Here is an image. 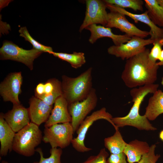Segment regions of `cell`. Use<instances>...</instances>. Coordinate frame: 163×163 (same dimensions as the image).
I'll use <instances>...</instances> for the list:
<instances>
[{"instance_id": "1", "label": "cell", "mask_w": 163, "mask_h": 163, "mask_svg": "<svg viewBox=\"0 0 163 163\" xmlns=\"http://www.w3.org/2000/svg\"><path fill=\"white\" fill-rule=\"evenodd\" d=\"M149 49L126 60L121 78L130 88L154 84L157 79L159 66L149 60Z\"/></svg>"}, {"instance_id": "2", "label": "cell", "mask_w": 163, "mask_h": 163, "mask_svg": "<svg viewBox=\"0 0 163 163\" xmlns=\"http://www.w3.org/2000/svg\"><path fill=\"white\" fill-rule=\"evenodd\" d=\"M158 87V84H153L132 88L130 91V94L134 103L128 114L125 117H113L111 119L115 129H118L120 127L129 126L140 130H156V128L150 123L145 115L139 114V110L145 97L149 93H154Z\"/></svg>"}, {"instance_id": "3", "label": "cell", "mask_w": 163, "mask_h": 163, "mask_svg": "<svg viewBox=\"0 0 163 163\" xmlns=\"http://www.w3.org/2000/svg\"><path fill=\"white\" fill-rule=\"evenodd\" d=\"M92 70L90 67L76 77L62 76V95L69 105L82 101L89 95L93 88Z\"/></svg>"}, {"instance_id": "4", "label": "cell", "mask_w": 163, "mask_h": 163, "mask_svg": "<svg viewBox=\"0 0 163 163\" xmlns=\"http://www.w3.org/2000/svg\"><path fill=\"white\" fill-rule=\"evenodd\" d=\"M43 137L39 126L30 122L16 133L12 150L20 155L30 157L34 154L35 148L41 143Z\"/></svg>"}, {"instance_id": "5", "label": "cell", "mask_w": 163, "mask_h": 163, "mask_svg": "<svg viewBox=\"0 0 163 163\" xmlns=\"http://www.w3.org/2000/svg\"><path fill=\"white\" fill-rule=\"evenodd\" d=\"M74 133L70 122L54 124L45 127L42 141L49 143L51 148L63 149L71 143Z\"/></svg>"}, {"instance_id": "6", "label": "cell", "mask_w": 163, "mask_h": 163, "mask_svg": "<svg viewBox=\"0 0 163 163\" xmlns=\"http://www.w3.org/2000/svg\"><path fill=\"white\" fill-rule=\"evenodd\" d=\"M43 53L34 48L25 50L11 41L5 40L0 49V59L22 63L32 70L33 69L34 60Z\"/></svg>"}, {"instance_id": "7", "label": "cell", "mask_w": 163, "mask_h": 163, "mask_svg": "<svg viewBox=\"0 0 163 163\" xmlns=\"http://www.w3.org/2000/svg\"><path fill=\"white\" fill-rule=\"evenodd\" d=\"M112 118L111 115L106 111L105 107L94 111L91 115L87 116L76 131L77 136L73 138L71 142L73 148L77 151L81 152L91 150V149L87 147L84 144L85 138L89 128L94 122L101 119L108 121L113 126L111 121Z\"/></svg>"}, {"instance_id": "8", "label": "cell", "mask_w": 163, "mask_h": 163, "mask_svg": "<svg viewBox=\"0 0 163 163\" xmlns=\"http://www.w3.org/2000/svg\"><path fill=\"white\" fill-rule=\"evenodd\" d=\"M97 100L96 90L92 88L86 99L69 105L68 110L72 118L71 123L74 132L88 115L95 108Z\"/></svg>"}, {"instance_id": "9", "label": "cell", "mask_w": 163, "mask_h": 163, "mask_svg": "<svg viewBox=\"0 0 163 163\" xmlns=\"http://www.w3.org/2000/svg\"><path fill=\"white\" fill-rule=\"evenodd\" d=\"M154 41L151 38L145 39L134 36L126 43L110 46L107 49V52L123 60H126L141 52L146 48V46L153 44Z\"/></svg>"}, {"instance_id": "10", "label": "cell", "mask_w": 163, "mask_h": 163, "mask_svg": "<svg viewBox=\"0 0 163 163\" xmlns=\"http://www.w3.org/2000/svg\"><path fill=\"white\" fill-rule=\"evenodd\" d=\"M85 2V16L79 31L81 32L87 27L93 24H99L105 26L108 20L105 3L100 0H87Z\"/></svg>"}, {"instance_id": "11", "label": "cell", "mask_w": 163, "mask_h": 163, "mask_svg": "<svg viewBox=\"0 0 163 163\" xmlns=\"http://www.w3.org/2000/svg\"><path fill=\"white\" fill-rule=\"evenodd\" d=\"M23 81L21 72L9 74L0 84V94L4 101L13 105L20 104L19 95L21 93Z\"/></svg>"}, {"instance_id": "12", "label": "cell", "mask_w": 163, "mask_h": 163, "mask_svg": "<svg viewBox=\"0 0 163 163\" xmlns=\"http://www.w3.org/2000/svg\"><path fill=\"white\" fill-rule=\"evenodd\" d=\"M125 16L117 11H110L108 13L107 22L105 27L118 28L131 37L135 36L144 38L150 35L149 31L140 30L130 22Z\"/></svg>"}, {"instance_id": "13", "label": "cell", "mask_w": 163, "mask_h": 163, "mask_svg": "<svg viewBox=\"0 0 163 163\" xmlns=\"http://www.w3.org/2000/svg\"><path fill=\"white\" fill-rule=\"evenodd\" d=\"M105 3L107 8L110 11H117L133 19L136 23L140 21L146 24L150 28V35L152 40L154 41L163 39V28L159 27L152 22L148 16L147 10L142 14H137L132 13L124 8L113 5Z\"/></svg>"}, {"instance_id": "14", "label": "cell", "mask_w": 163, "mask_h": 163, "mask_svg": "<svg viewBox=\"0 0 163 163\" xmlns=\"http://www.w3.org/2000/svg\"><path fill=\"white\" fill-rule=\"evenodd\" d=\"M2 115L9 126L16 133L30 123L28 109L21 104L13 105L12 109L6 113H2Z\"/></svg>"}, {"instance_id": "15", "label": "cell", "mask_w": 163, "mask_h": 163, "mask_svg": "<svg viewBox=\"0 0 163 163\" xmlns=\"http://www.w3.org/2000/svg\"><path fill=\"white\" fill-rule=\"evenodd\" d=\"M28 109L31 122L38 126L47 121L53 109L50 106L36 96H32L29 100Z\"/></svg>"}, {"instance_id": "16", "label": "cell", "mask_w": 163, "mask_h": 163, "mask_svg": "<svg viewBox=\"0 0 163 163\" xmlns=\"http://www.w3.org/2000/svg\"><path fill=\"white\" fill-rule=\"evenodd\" d=\"M68 105L62 95L57 98L44 127H49L56 124L71 123L72 118L69 112Z\"/></svg>"}, {"instance_id": "17", "label": "cell", "mask_w": 163, "mask_h": 163, "mask_svg": "<svg viewBox=\"0 0 163 163\" xmlns=\"http://www.w3.org/2000/svg\"><path fill=\"white\" fill-rule=\"evenodd\" d=\"M90 31L91 35L89 41L92 44L94 43L100 38L107 37L110 38L114 45L119 46L127 43L132 37L126 34L117 35L114 34L110 28L104 26L97 25L96 24L90 25L85 28Z\"/></svg>"}, {"instance_id": "18", "label": "cell", "mask_w": 163, "mask_h": 163, "mask_svg": "<svg viewBox=\"0 0 163 163\" xmlns=\"http://www.w3.org/2000/svg\"><path fill=\"white\" fill-rule=\"evenodd\" d=\"M15 133L4 118L2 113L0 115V155L5 156L12 150V145Z\"/></svg>"}, {"instance_id": "19", "label": "cell", "mask_w": 163, "mask_h": 163, "mask_svg": "<svg viewBox=\"0 0 163 163\" xmlns=\"http://www.w3.org/2000/svg\"><path fill=\"white\" fill-rule=\"evenodd\" d=\"M150 147L146 142L135 140L127 144L123 152L129 163L138 162L142 156L149 151Z\"/></svg>"}, {"instance_id": "20", "label": "cell", "mask_w": 163, "mask_h": 163, "mask_svg": "<svg viewBox=\"0 0 163 163\" xmlns=\"http://www.w3.org/2000/svg\"><path fill=\"white\" fill-rule=\"evenodd\" d=\"M44 94L35 96L50 106H53L56 99L62 95L61 82L56 78L49 79L44 84Z\"/></svg>"}, {"instance_id": "21", "label": "cell", "mask_w": 163, "mask_h": 163, "mask_svg": "<svg viewBox=\"0 0 163 163\" xmlns=\"http://www.w3.org/2000/svg\"><path fill=\"white\" fill-rule=\"evenodd\" d=\"M163 113V92L158 90L149 99L145 115L148 120H155Z\"/></svg>"}, {"instance_id": "22", "label": "cell", "mask_w": 163, "mask_h": 163, "mask_svg": "<svg viewBox=\"0 0 163 163\" xmlns=\"http://www.w3.org/2000/svg\"><path fill=\"white\" fill-rule=\"evenodd\" d=\"M104 145L111 154H118L123 152L127 144L118 129L112 136L104 139Z\"/></svg>"}, {"instance_id": "23", "label": "cell", "mask_w": 163, "mask_h": 163, "mask_svg": "<svg viewBox=\"0 0 163 163\" xmlns=\"http://www.w3.org/2000/svg\"><path fill=\"white\" fill-rule=\"evenodd\" d=\"M144 2L151 21L163 28V8L158 4L156 0H145Z\"/></svg>"}, {"instance_id": "24", "label": "cell", "mask_w": 163, "mask_h": 163, "mask_svg": "<svg viewBox=\"0 0 163 163\" xmlns=\"http://www.w3.org/2000/svg\"><path fill=\"white\" fill-rule=\"evenodd\" d=\"M54 56L69 63L72 67L77 69L81 67L86 62L84 53L82 52H74L72 54L54 52Z\"/></svg>"}, {"instance_id": "25", "label": "cell", "mask_w": 163, "mask_h": 163, "mask_svg": "<svg viewBox=\"0 0 163 163\" xmlns=\"http://www.w3.org/2000/svg\"><path fill=\"white\" fill-rule=\"evenodd\" d=\"M18 32L20 33V36L24 37L25 40L29 42L32 45L33 48L51 54L53 52L52 47L42 44L34 39L30 34L26 27H21Z\"/></svg>"}, {"instance_id": "26", "label": "cell", "mask_w": 163, "mask_h": 163, "mask_svg": "<svg viewBox=\"0 0 163 163\" xmlns=\"http://www.w3.org/2000/svg\"><path fill=\"white\" fill-rule=\"evenodd\" d=\"M107 3L119 7L124 8H129L135 11L143 10V1L142 0H104Z\"/></svg>"}, {"instance_id": "27", "label": "cell", "mask_w": 163, "mask_h": 163, "mask_svg": "<svg viewBox=\"0 0 163 163\" xmlns=\"http://www.w3.org/2000/svg\"><path fill=\"white\" fill-rule=\"evenodd\" d=\"M36 152L40 155V159L38 161H34L33 163H62L61 157L62 151V149L51 148L50 151V156L47 158L44 157L42 149L40 148L36 149Z\"/></svg>"}, {"instance_id": "28", "label": "cell", "mask_w": 163, "mask_h": 163, "mask_svg": "<svg viewBox=\"0 0 163 163\" xmlns=\"http://www.w3.org/2000/svg\"><path fill=\"white\" fill-rule=\"evenodd\" d=\"M153 46L149 55V60L153 63H156L158 57L162 50L163 39H158L154 41Z\"/></svg>"}, {"instance_id": "29", "label": "cell", "mask_w": 163, "mask_h": 163, "mask_svg": "<svg viewBox=\"0 0 163 163\" xmlns=\"http://www.w3.org/2000/svg\"><path fill=\"white\" fill-rule=\"evenodd\" d=\"M156 147L155 144L151 145L149 152L142 156L138 163H156L160 157L159 155L155 154Z\"/></svg>"}, {"instance_id": "30", "label": "cell", "mask_w": 163, "mask_h": 163, "mask_svg": "<svg viewBox=\"0 0 163 163\" xmlns=\"http://www.w3.org/2000/svg\"><path fill=\"white\" fill-rule=\"evenodd\" d=\"M108 154L104 148L101 149L96 155L89 157L85 161L81 163H107Z\"/></svg>"}, {"instance_id": "31", "label": "cell", "mask_w": 163, "mask_h": 163, "mask_svg": "<svg viewBox=\"0 0 163 163\" xmlns=\"http://www.w3.org/2000/svg\"><path fill=\"white\" fill-rule=\"evenodd\" d=\"M107 163H127L126 155L123 152L118 154H111Z\"/></svg>"}, {"instance_id": "32", "label": "cell", "mask_w": 163, "mask_h": 163, "mask_svg": "<svg viewBox=\"0 0 163 163\" xmlns=\"http://www.w3.org/2000/svg\"><path fill=\"white\" fill-rule=\"evenodd\" d=\"M35 91V96H40L43 94L45 91L44 84L43 83H39L37 85Z\"/></svg>"}, {"instance_id": "33", "label": "cell", "mask_w": 163, "mask_h": 163, "mask_svg": "<svg viewBox=\"0 0 163 163\" xmlns=\"http://www.w3.org/2000/svg\"><path fill=\"white\" fill-rule=\"evenodd\" d=\"M158 60H159V62H157V65L159 66H163V50H161L158 58Z\"/></svg>"}, {"instance_id": "34", "label": "cell", "mask_w": 163, "mask_h": 163, "mask_svg": "<svg viewBox=\"0 0 163 163\" xmlns=\"http://www.w3.org/2000/svg\"><path fill=\"white\" fill-rule=\"evenodd\" d=\"M158 4L163 8V0H156Z\"/></svg>"}, {"instance_id": "35", "label": "cell", "mask_w": 163, "mask_h": 163, "mask_svg": "<svg viewBox=\"0 0 163 163\" xmlns=\"http://www.w3.org/2000/svg\"><path fill=\"white\" fill-rule=\"evenodd\" d=\"M159 136L160 139L163 141V130L160 132Z\"/></svg>"}, {"instance_id": "36", "label": "cell", "mask_w": 163, "mask_h": 163, "mask_svg": "<svg viewBox=\"0 0 163 163\" xmlns=\"http://www.w3.org/2000/svg\"><path fill=\"white\" fill-rule=\"evenodd\" d=\"M161 84L163 86V77H162L161 82Z\"/></svg>"}, {"instance_id": "37", "label": "cell", "mask_w": 163, "mask_h": 163, "mask_svg": "<svg viewBox=\"0 0 163 163\" xmlns=\"http://www.w3.org/2000/svg\"><path fill=\"white\" fill-rule=\"evenodd\" d=\"M1 163H8L7 161H2Z\"/></svg>"}]
</instances>
